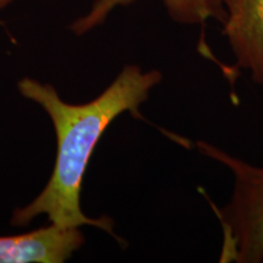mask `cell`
<instances>
[{
	"mask_svg": "<svg viewBox=\"0 0 263 263\" xmlns=\"http://www.w3.org/2000/svg\"><path fill=\"white\" fill-rule=\"evenodd\" d=\"M161 80L160 71L143 72L139 66H126L106 90L90 103L81 105L62 101L50 84L32 78L20 81V93L41 105L50 116L57 133L58 154L47 186L28 206L16 210L12 224L26 226L34 217L47 215L51 224L59 228L88 224L116 236L110 218L94 219L82 212V182L91 154L106 128L126 111L139 116V106Z\"/></svg>",
	"mask_w": 263,
	"mask_h": 263,
	"instance_id": "cell-1",
	"label": "cell"
},
{
	"mask_svg": "<svg viewBox=\"0 0 263 263\" xmlns=\"http://www.w3.org/2000/svg\"><path fill=\"white\" fill-rule=\"evenodd\" d=\"M203 155L229 170L233 190L228 203L213 212L222 229L219 261L257 263L263 261V167L255 166L207 141H197Z\"/></svg>",
	"mask_w": 263,
	"mask_h": 263,
	"instance_id": "cell-2",
	"label": "cell"
},
{
	"mask_svg": "<svg viewBox=\"0 0 263 263\" xmlns=\"http://www.w3.org/2000/svg\"><path fill=\"white\" fill-rule=\"evenodd\" d=\"M223 25L238 65L263 85V0H224Z\"/></svg>",
	"mask_w": 263,
	"mask_h": 263,
	"instance_id": "cell-3",
	"label": "cell"
},
{
	"mask_svg": "<svg viewBox=\"0 0 263 263\" xmlns=\"http://www.w3.org/2000/svg\"><path fill=\"white\" fill-rule=\"evenodd\" d=\"M83 242L78 228L54 224L25 234L0 236V263H62Z\"/></svg>",
	"mask_w": 263,
	"mask_h": 263,
	"instance_id": "cell-4",
	"label": "cell"
},
{
	"mask_svg": "<svg viewBox=\"0 0 263 263\" xmlns=\"http://www.w3.org/2000/svg\"><path fill=\"white\" fill-rule=\"evenodd\" d=\"M133 0H97L89 14L73 22L71 29L81 35L103 24L115 8L128 5ZM170 15L185 25H202L210 18L224 17V0H163Z\"/></svg>",
	"mask_w": 263,
	"mask_h": 263,
	"instance_id": "cell-5",
	"label": "cell"
},
{
	"mask_svg": "<svg viewBox=\"0 0 263 263\" xmlns=\"http://www.w3.org/2000/svg\"><path fill=\"white\" fill-rule=\"evenodd\" d=\"M12 0H0V10H2L3 8H5V6L10 4Z\"/></svg>",
	"mask_w": 263,
	"mask_h": 263,
	"instance_id": "cell-6",
	"label": "cell"
}]
</instances>
